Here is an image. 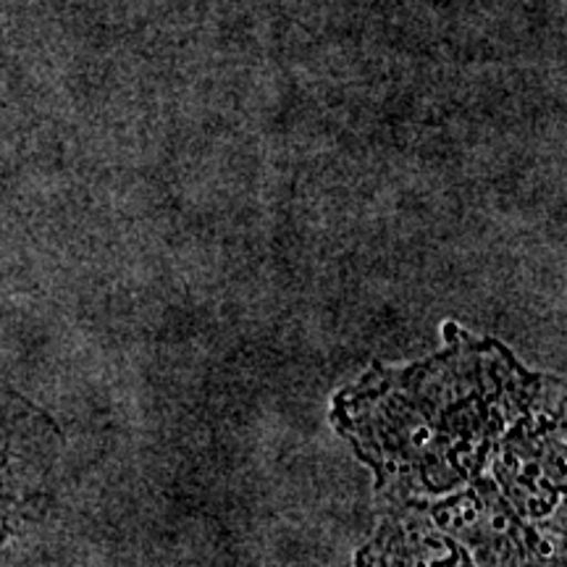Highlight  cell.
<instances>
[{
    "mask_svg": "<svg viewBox=\"0 0 567 567\" xmlns=\"http://www.w3.org/2000/svg\"><path fill=\"white\" fill-rule=\"evenodd\" d=\"M446 350L381 368L337 396L334 423L392 494H444L484 467L507 429L538 421L555 381L528 373L494 339L446 323Z\"/></svg>",
    "mask_w": 567,
    "mask_h": 567,
    "instance_id": "cell-1",
    "label": "cell"
},
{
    "mask_svg": "<svg viewBox=\"0 0 567 567\" xmlns=\"http://www.w3.org/2000/svg\"><path fill=\"white\" fill-rule=\"evenodd\" d=\"M360 567H473L463 547L421 515L386 520L360 555Z\"/></svg>",
    "mask_w": 567,
    "mask_h": 567,
    "instance_id": "cell-2",
    "label": "cell"
}]
</instances>
